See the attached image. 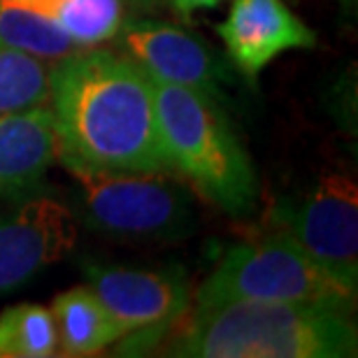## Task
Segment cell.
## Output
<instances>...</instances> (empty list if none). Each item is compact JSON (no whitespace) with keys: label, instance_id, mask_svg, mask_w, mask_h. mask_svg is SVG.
Returning <instances> with one entry per match:
<instances>
[{"label":"cell","instance_id":"4","mask_svg":"<svg viewBox=\"0 0 358 358\" xmlns=\"http://www.w3.org/2000/svg\"><path fill=\"white\" fill-rule=\"evenodd\" d=\"M77 224L119 245H170L198 231L191 186L173 173L73 175Z\"/></svg>","mask_w":358,"mask_h":358},{"label":"cell","instance_id":"19","mask_svg":"<svg viewBox=\"0 0 358 358\" xmlns=\"http://www.w3.org/2000/svg\"><path fill=\"white\" fill-rule=\"evenodd\" d=\"M338 3L342 5V10H345V12H354L356 10V0H338Z\"/></svg>","mask_w":358,"mask_h":358},{"label":"cell","instance_id":"17","mask_svg":"<svg viewBox=\"0 0 358 358\" xmlns=\"http://www.w3.org/2000/svg\"><path fill=\"white\" fill-rule=\"evenodd\" d=\"M173 5V10L182 17H191L193 12L198 10H210V7H217L221 5L224 0H168Z\"/></svg>","mask_w":358,"mask_h":358},{"label":"cell","instance_id":"6","mask_svg":"<svg viewBox=\"0 0 358 358\" xmlns=\"http://www.w3.org/2000/svg\"><path fill=\"white\" fill-rule=\"evenodd\" d=\"M266 224L356 298L358 191L352 177L328 173L307 189L275 200Z\"/></svg>","mask_w":358,"mask_h":358},{"label":"cell","instance_id":"14","mask_svg":"<svg viewBox=\"0 0 358 358\" xmlns=\"http://www.w3.org/2000/svg\"><path fill=\"white\" fill-rule=\"evenodd\" d=\"M0 45L45 61L66 59L84 49L54 21L17 0H0Z\"/></svg>","mask_w":358,"mask_h":358},{"label":"cell","instance_id":"10","mask_svg":"<svg viewBox=\"0 0 358 358\" xmlns=\"http://www.w3.org/2000/svg\"><path fill=\"white\" fill-rule=\"evenodd\" d=\"M217 33L235 70L249 80H256L277 56L317 47V33L284 0H233Z\"/></svg>","mask_w":358,"mask_h":358},{"label":"cell","instance_id":"13","mask_svg":"<svg viewBox=\"0 0 358 358\" xmlns=\"http://www.w3.org/2000/svg\"><path fill=\"white\" fill-rule=\"evenodd\" d=\"M17 3L54 21L82 47L112 42L128 17L124 0H17Z\"/></svg>","mask_w":358,"mask_h":358},{"label":"cell","instance_id":"16","mask_svg":"<svg viewBox=\"0 0 358 358\" xmlns=\"http://www.w3.org/2000/svg\"><path fill=\"white\" fill-rule=\"evenodd\" d=\"M59 356L52 310L35 303L12 305L0 314V358Z\"/></svg>","mask_w":358,"mask_h":358},{"label":"cell","instance_id":"9","mask_svg":"<svg viewBox=\"0 0 358 358\" xmlns=\"http://www.w3.org/2000/svg\"><path fill=\"white\" fill-rule=\"evenodd\" d=\"M114 49L133 59L156 82L179 84L221 100L233 84V75L214 49L184 28L154 19L126 17Z\"/></svg>","mask_w":358,"mask_h":358},{"label":"cell","instance_id":"3","mask_svg":"<svg viewBox=\"0 0 358 358\" xmlns=\"http://www.w3.org/2000/svg\"><path fill=\"white\" fill-rule=\"evenodd\" d=\"M154 82L156 117L168 166L231 217H249L261 196L259 175L217 98Z\"/></svg>","mask_w":358,"mask_h":358},{"label":"cell","instance_id":"12","mask_svg":"<svg viewBox=\"0 0 358 358\" xmlns=\"http://www.w3.org/2000/svg\"><path fill=\"white\" fill-rule=\"evenodd\" d=\"M59 356H96L124 338L117 321L87 284L59 293L52 305Z\"/></svg>","mask_w":358,"mask_h":358},{"label":"cell","instance_id":"8","mask_svg":"<svg viewBox=\"0 0 358 358\" xmlns=\"http://www.w3.org/2000/svg\"><path fill=\"white\" fill-rule=\"evenodd\" d=\"M82 272L124 338L175 326L191 307L189 277L179 268H131L87 261Z\"/></svg>","mask_w":358,"mask_h":358},{"label":"cell","instance_id":"1","mask_svg":"<svg viewBox=\"0 0 358 358\" xmlns=\"http://www.w3.org/2000/svg\"><path fill=\"white\" fill-rule=\"evenodd\" d=\"M47 110L56 161L70 175L173 173L152 77L119 49L84 47L56 61Z\"/></svg>","mask_w":358,"mask_h":358},{"label":"cell","instance_id":"11","mask_svg":"<svg viewBox=\"0 0 358 358\" xmlns=\"http://www.w3.org/2000/svg\"><path fill=\"white\" fill-rule=\"evenodd\" d=\"M56 161V138L47 107L0 114V205L42 191Z\"/></svg>","mask_w":358,"mask_h":358},{"label":"cell","instance_id":"15","mask_svg":"<svg viewBox=\"0 0 358 358\" xmlns=\"http://www.w3.org/2000/svg\"><path fill=\"white\" fill-rule=\"evenodd\" d=\"M54 63L0 45V114L47 107Z\"/></svg>","mask_w":358,"mask_h":358},{"label":"cell","instance_id":"5","mask_svg":"<svg viewBox=\"0 0 358 358\" xmlns=\"http://www.w3.org/2000/svg\"><path fill=\"white\" fill-rule=\"evenodd\" d=\"M326 303L354 310V296L333 282L291 240L266 238L231 247L196 291V310L226 303Z\"/></svg>","mask_w":358,"mask_h":358},{"label":"cell","instance_id":"7","mask_svg":"<svg viewBox=\"0 0 358 358\" xmlns=\"http://www.w3.org/2000/svg\"><path fill=\"white\" fill-rule=\"evenodd\" d=\"M80 238L73 210L47 193L0 205V298L66 259Z\"/></svg>","mask_w":358,"mask_h":358},{"label":"cell","instance_id":"2","mask_svg":"<svg viewBox=\"0 0 358 358\" xmlns=\"http://www.w3.org/2000/svg\"><path fill=\"white\" fill-rule=\"evenodd\" d=\"M352 307L240 300L193 310L166 354L182 358H349L358 352Z\"/></svg>","mask_w":358,"mask_h":358},{"label":"cell","instance_id":"18","mask_svg":"<svg viewBox=\"0 0 358 358\" xmlns=\"http://www.w3.org/2000/svg\"><path fill=\"white\" fill-rule=\"evenodd\" d=\"M128 10L133 12H145V10H159L168 3V0H124Z\"/></svg>","mask_w":358,"mask_h":358}]
</instances>
